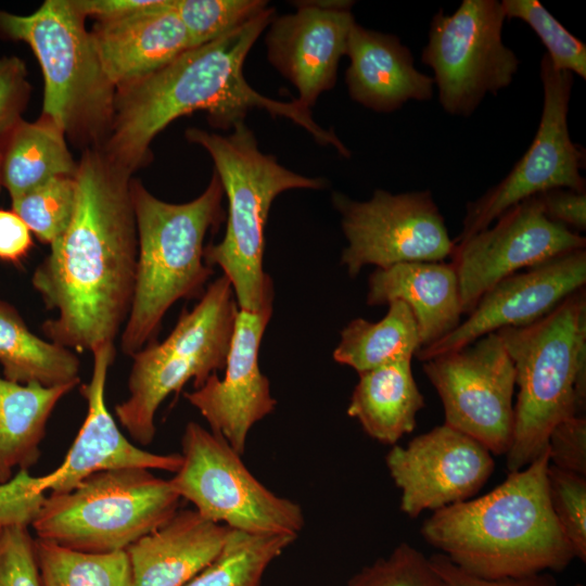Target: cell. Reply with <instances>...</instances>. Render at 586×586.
<instances>
[{
    "label": "cell",
    "instance_id": "cell-1",
    "mask_svg": "<svg viewBox=\"0 0 586 586\" xmlns=\"http://www.w3.org/2000/svg\"><path fill=\"white\" fill-rule=\"evenodd\" d=\"M131 176L101 149H85L73 218L31 277L55 311L42 332L76 353L114 344L130 311L138 256Z\"/></svg>",
    "mask_w": 586,
    "mask_h": 586
},
{
    "label": "cell",
    "instance_id": "cell-2",
    "mask_svg": "<svg viewBox=\"0 0 586 586\" xmlns=\"http://www.w3.org/2000/svg\"><path fill=\"white\" fill-rule=\"evenodd\" d=\"M275 17V8L268 7L225 36L191 48L161 69L116 88L113 119L101 150L132 175L150 161L153 139L175 119L202 111L213 127L227 130L244 122L250 110L258 109L290 119L317 143L332 145L349 157L351 151L335 132L317 124L301 101L268 98L246 81L244 61Z\"/></svg>",
    "mask_w": 586,
    "mask_h": 586
},
{
    "label": "cell",
    "instance_id": "cell-3",
    "mask_svg": "<svg viewBox=\"0 0 586 586\" xmlns=\"http://www.w3.org/2000/svg\"><path fill=\"white\" fill-rule=\"evenodd\" d=\"M548 448L486 495L433 511L421 535L461 570L488 579L561 572L575 559L552 511Z\"/></svg>",
    "mask_w": 586,
    "mask_h": 586
},
{
    "label": "cell",
    "instance_id": "cell-4",
    "mask_svg": "<svg viewBox=\"0 0 586 586\" xmlns=\"http://www.w3.org/2000/svg\"><path fill=\"white\" fill-rule=\"evenodd\" d=\"M224 190L213 177L196 199L168 203L131 181L138 256L133 297L120 336L122 352L132 356L156 334L167 310L179 300H200L213 268L204 260V240L226 218Z\"/></svg>",
    "mask_w": 586,
    "mask_h": 586
},
{
    "label": "cell",
    "instance_id": "cell-5",
    "mask_svg": "<svg viewBox=\"0 0 586 586\" xmlns=\"http://www.w3.org/2000/svg\"><path fill=\"white\" fill-rule=\"evenodd\" d=\"M228 136L189 128V142L211 155L228 201L222 240L204 250L207 266H219L229 279L239 309L257 313L272 306L271 278L264 271V230L273 200L292 189L320 190L327 180L298 175L263 153L253 131L237 123Z\"/></svg>",
    "mask_w": 586,
    "mask_h": 586
},
{
    "label": "cell",
    "instance_id": "cell-6",
    "mask_svg": "<svg viewBox=\"0 0 586 586\" xmlns=\"http://www.w3.org/2000/svg\"><path fill=\"white\" fill-rule=\"evenodd\" d=\"M515 370L517 402L506 467L521 470L548 445L563 419L585 415L586 293L564 298L538 320L496 332Z\"/></svg>",
    "mask_w": 586,
    "mask_h": 586
},
{
    "label": "cell",
    "instance_id": "cell-7",
    "mask_svg": "<svg viewBox=\"0 0 586 586\" xmlns=\"http://www.w3.org/2000/svg\"><path fill=\"white\" fill-rule=\"evenodd\" d=\"M86 17L73 0H46L27 15L0 10V35L27 43L44 80L42 116L85 149H101L116 87L106 75Z\"/></svg>",
    "mask_w": 586,
    "mask_h": 586
},
{
    "label": "cell",
    "instance_id": "cell-8",
    "mask_svg": "<svg viewBox=\"0 0 586 586\" xmlns=\"http://www.w3.org/2000/svg\"><path fill=\"white\" fill-rule=\"evenodd\" d=\"M238 311L232 285L222 275L191 310L181 311L164 341L154 340L131 356L129 397L114 411L136 442H153L156 411L169 394H179L190 380L196 390L225 369Z\"/></svg>",
    "mask_w": 586,
    "mask_h": 586
},
{
    "label": "cell",
    "instance_id": "cell-9",
    "mask_svg": "<svg viewBox=\"0 0 586 586\" xmlns=\"http://www.w3.org/2000/svg\"><path fill=\"white\" fill-rule=\"evenodd\" d=\"M181 498L149 469L90 474L73 489L46 497L31 526L37 538L82 552L126 550L166 523Z\"/></svg>",
    "mask_w": 586,
    "mask_h": 586
},
{
    "label": "cell",
    "instance_id": "cell-10",
    "mask_svg": "<svg viewBox=\"0 0 586 586\" xmlns=\"http://www.w3.org/2000/svg\"><path fill=\"white\" fill-rule=\"evenodd\" d=\"M181 449L182 463L169 483L201 515L245 533L298 536L302 507L262 484L222 436L191 421Z\"/></svg>",
    "mask_w": 586,
    "mask_h": 586
},
{
    "label": "cell",
    "instance_id": "cell-11",
    "mask_svg": "<svg viewBox=\"0 0 586 586\" xmlns=\"http://www.w3.org/2000/svg\"><path fill=\"white\" fill-rule=\"evenodd\" d=\"M505 20L498 0H462L454 13L433 16L421 61L448 114L468 117L513 81L520 62L502 41Z\"/></svg>",
    "mask_w": 586,
    "mask_h": 586
},
{
    "label": "cell",
    "instance_id": "cell-12",
    "mask_svg": "<svg viewBox=\"0 0 586 586\" xmlns=\"http://www.w3.org/2000/svg\"><path fill=\"white\" fill-rule=\"evenodd\" d=\"M347 246L341 263L351 277L368 265L386 268L412 262H443L455 241L428 190L391 193L377 189L368 201L334 192Z\"/></svg>",
    "mask_w": 586,
    "mask_h": 586
},
{
    "label": "cell",
    "instance_id": "cell-13",
    "mask_svg": "<svg viewBox=\"0 0 586 586\" xmlns=\"http://www.w3.org/2000/svg\"><path fill=\"white\" fill-rule=\"evenodd\" d=\"M539 76L543 111L532 143L505 178L467 204L455 243L486 229L510 207L544 191L564 188L585 192L581 174L585 152L572 141L568 125L573 74L555 68L544 54Z\"/></svg>",
    "mask_w": 586,
    "mask_h": 586
},
{
    "label": "cell",
    "instance_id": "cell-14",
    "mask_svg": "<svg viewBox=\"0 0 586 586\" xmlns=\"http://www.w3.org/2000/svg\"><path fill=\"white\" fill-rule=\"evenodd\" d=\"M422 362L443 404L444 424L494 455H506L513 429L515 370L499 335L488 333Z\"/></svg>",
    "mask_w": 586,
    "mask_h": 586
},
{
    "label": "cell",
    "instance_id": "cell-15",
    "mask_svg": "<svg viewBox=\"0 0 586 586\" xmlns=\"http://www.w3.org/2000/svg\"><path fill=\"white\" fill-rule=\"evenodd\" d=\"M495 225L455 243L451 254L459 285L462 315L502 279L586 247V238L546 217L537 196L502 213Z\"/></svg>",
    "mask_w": 586,
    "mask_h": 586
},
{
    "label": "cell",
    "instance_id": "cell-16",
    "mask_svg": "<svg viewBox=\"0 0 586 586\" xmlns=\"http://www.w3.org/2000/svg\"><path fill=\"white\" fill-rule=\"evenodd\" d=\"M387 470L400 489L399 508L409 518L470 499L495 469L493 454L480 442L446 424L393 445Z\"/></svg>",
    "mask_w": 586,
    "mask_h": 586
},
{
    "label": "cell",
    "instance_id": "cell-17",
    "mask_svg": "<svg viewBox=\"0 0 586 586\" xmlns=\"http://www.w3.org/2000/svg\"><path fill=\"white\" fill-rule=\"evenodd\" d=\"M585 249L563 253L518 271L488 290L466 320L437 342L421 348L416 357L424 361L500 329L532 323L569 295L585 288Z\"/></svg>",
    "mask_w": 586,
    "mask_h": 586
},
{
    "label": "cell",
    "instance_id": "cell-18",
    "mask_svg": "<svg viewBox=\"0 0 586 586\" xmlns=\"http://www.w3.org/2000/svg\"><path fill=\"white\" fill-rule=\"evenodd\" d=\"M271 315L272 306L257 313L239 309L224 379L214 373L201 387L184 393L211 431L222 436L240 455L253 425L277 405L258 364L260 342Z\"/></svg>",
    "mask_w": 586,
    "mask_h": 586
},
{
    "label": "cell",
    "instance_id": "cell-19",
    "mask_svg": "<svg viewBox=\"0 0 586 586\" xmlns=\"http://www.w3.org/2000/svg\"><path fill=\"white\" fill-rule=\"evenodd\" d=\"M352 1H303L297 10L275 17L266 36L267 59L311 109L331 90L355 18Z\"/></svg>",
    "mask_w": 586,
    "mask_h": 586
},
{
    "label": "cell",
    "instance_id": "cell-20",
    "mask_svg": "<svg viewBox=\"0 0 586 586\" xmlns=\"http://www.w3.org/2000/svg\"><path fill=\"white\" fill-rule=\"evenodd\" d=\"M115 352L112 343L91 351V378L80 387L88 403L86 419L62 464L46 475L37 476L40 492L66 493L90 474L115 468L137 467L174 473L179 470L182 463L180 454H155L137 447L123 435L109 411L105 384Z\"/></svg>",
    "mask_w": 586,
    "mask_h": 586
},
{
    "label": "cell",
    "instance_id": "cell-21",
    "mask_svg": "<svg viewBox=\"0 0 586 586\" xmlns=\"http://www.w3.org/2000/svg\"><path fill=\"white\" fill-rule=\"evenodd\" d=\"M173 0L138 13L97 22L90 30L102 66L116 88L145 77L191 49Z\"/></svg>",
    "mask_w": 586,
    "mask_h": 586
},
{
    "label": "cell",
    "instance_id": "cell-22",
    "mask_svg": "<svg viewBox=\"0 0 586 586\" xmlns=\"http://www.w3.org/2000/svg\"><path fill=\"white\" fill-rule=\"evenodd\" d=\"M345 55L348 94L369 110L390 113L408 101H428L433 95V78L416 68L410 49L394 35L355 22Z\"/></svg>",
    "mask_w": 586,
    "mask_h": 586
},
{
    "label": "cell",
    "instance_id": "cell-23",
    "mask_svg": "<svg viewBox=\"0 0 586 586\" xmlns=\"http://www.w3.org/2000/svg\"><path fill=\"white\" fill-rule=\"evenodd\" d=\"M230 530L195 509L178 510L127 547L131 586L186 585L219 555Z\"/></svg>",
    "mask_w": 586,
    "mask_h": 586
},
{
    "label": "cell",
    "instance_id": "cell-24",
    "mask_svg": "<svg viewBox=\"0 0 586 586\" xmlns=\"http://www.w3.org/2000/svg\"><path fill=\"white\" fill-rule=\"evenodd\" d=\"M395 300L410 308L421 348L437 342L461 322L458 278L451 263L412 262L377 268L369 277L367 304L387 305Z\"/></svg>",
    "mask_w": 586,
    "mask_h": 586
},
{
    "label": "cell",
    "instance_id": "cell-25",
    "mask_svg": "<svg viewBox=\"0 0 586 586\" xmlns=\"http://www.w3.org/2000/svg\"><path fill=\"white\" fill-rule=\"evenodd\" d=\"M347 407L375 441L395 445L417 424L425 402L412 375L411 361H399L358 373Z\"/></svg>",
    "mask_w": 586,
    "mask_h": 586
},
{
    "label": "cell",
    "instance_id": "cell-26",
    "mask_svg": "<svg viewBox=\"0 0 586 586\" xmlns=\"http://www.w3.org/2000/svg\"><path fill=\"white\" fill-rule=\"evenodd\" d=\"M77 384L46 387L0 378V484L13 471H28L40 458L48 420L60 399Z\"/></svg>",
    "mask_w": 586,
    "mask_h": 586
},
{
    "label": "cell",
    "instance_id": "cell-27",
    "mask_svg": "<svg viewBox=\"0 0 586 586\" xmlns=\"http://www.w3.org/2000/svg\"><path fill=\"white\" fill-rule=\"evenodd\" d=\"M1 180L10 198L62 176L74 177L75 162L64 132L50 119H21L0 140Z\"/></svg>",
    "mask_w": 586,
    "mask_h": 586
},
{
    "label": "cell",
    "instance_id": "cell-28",
    "mask_svg": "<svg viewBox=\"0 0 586 586\" xmlns=\"http://www.w3.org/2000/svg\"><path fill=\"white\" fill-rule=\"evenodd\" d=\"M75 353L34 334L18 311L0 300V365L4 379L46 387L78 384L80 359Z\"/></svg>",
    "mask_w": 586,
    "mask_h": 586
},
{
    "label": "cell",
    "instance_id": "cell-29",
    "mask_svg": "<svg viewBox=\"0 0 586 586\" xmlns=\"http://www.w3.org/2000/svg\"><path fill=\"white\" fill-rule=\"evenodd\" d=\"M386 315L378 322L353 319L341 332L333 358L358 373L382 366L411 361L421 341L413 315L402 301L390 302Z\"/></svg>",
    "mask_w": 586,
    "mask_h": 586
},
{
    "label": "cell",
    "instance_id": "cell-30",
    "mask_svg": "<svg viewBox=\"0 0 586 586\" xmlns=\"http://www.w3.org/2000/svg\"><path fill=\"white\" fill-rule=\"evenodd\" d=\"M296 538L231 528L219 555L183 586H260L267 568Z\"/></svg>",
    "mask_w": 586,
    "mask_h": 586
},
{
    "label": "cell",
    "instance_id": "cell-31",
    "mask_svg": "<svg viewBox=\"0 0 586 586\" xmlns=\"http://www.w3.org/2000/svg\"><path fill=\"white\" fill-rule=\"evenodd\" d=\"M41 586H131L126 550L91 553L35 539Z\"/></svg>",
    "mask_w": 586,
    "mask_h": 586
},
{
    "label": "cell",
    "instance_id": "cell-32",
    "mask_svg": "<svg viewBox=\"0 0 586 586\" xmlns=\"http://www.w3.org/2000/svg\"><path fill=\"white\" fill-rule=\"evenodd\" d=\"M12 211L41 242L52 244L68 227L76 204V180L62 176L11 199Z\"/></svg>",
    "mask_w": 586,
    "mask_h": 586
},
{
    "label": "cell",
    "instance_id": "cell-33",
    "mask_svg": "<svg viewBox=\"0 0 586 586\" xmlns=\"http://www.w3.org/2000/svg\"><path fill=\"white\" fill-rule=\"evenodd\" d=\"M191 48L212 42L247 23L268 8L264 0H173Z\"/></svg>",
    "mask_w": 586,
    "mask_h": 586
},
{
    "label": "cell",
    "instance_id": "cell-34",
    "mask_svg": "<svg viewBox=\"0 0 586 586\" xmlns=\"http://www.w3.org/2000/svg\"><path fill=\"white\" fill-rule=\"evenodd\" d=\"M506 18L526 23L540 39L553 67L586 78V46L557 21L538 1L502 0Z\"/></svg>",
    "mask_w": 586,
    "mask_h": 586
},
{
    "label": "cell",
    "instance_id": "cell-35",
    "mask_svg": "<svg viewBox=\"0 0 586 586\" xmlns=\"http://www.w3.org/2000/svg\"><path fill=\"white\" fill-rule=\"evenodd\" d=\"M347 586H444L430 558L408 543L355 573Z\"/></svg>",
    "mask_w": 586,
    "mask_h": 586
},
{
    "label": "cell",
    "instance_id": "cell-36",
    "mask_svg": "<svg viewBox=\"0 0 586 586\" xmlns=\"http://www.w3.org/2000/svg\"><path fill=\"white\" fill-rule=\"evenodd\" d=\"M549 499L575 558L586 561V476L549 464Z\"/></svg>",
    "mask_w": 586,
    "mask_h": 586
},
{
    "label": "cell",
    "instance_id": "cell-37",
    "mask_svg": "<svg viewBox=\"0 0 586 586\" xmlns=\"http://www.w3.org/2000/svg\"><path fill=\"white\" fill-rule=\"evenodd\" d=\"M0 586H41L28 526L0 525Z\"/></svg>",
    "mask_w": 586,
    "mask_h": 586
},
{
    "label": "cell",
    "instance_id": "cell-38",
    "mask_svg": "<svg viewBox=\"0 0 586 586\" xmlns=\"http://www.w3.org/2000/svg\"><path fill=\"white\" fill-rule=\"evenodd\" d=\"M30 95L23 60L0 58V140L21 120Z\"/></svg>",
    "mask_w": 586,
    "mask_h": 586
},
{
    "label": "cell",
    "instance_id": "cell-39",
    "mask_svg": "<svg viewBox=\"0 0 586 586\" xmlns=\"http://www.w3.org/2000/svg\"><path fill=\"white\" fill-rule=\"evenodd\" d=\"M37 487V476L18 471L9 482L0 484V525L29 526L36 519L47 495Z\"/></svg>",
    "mask_w": 586,
    "mask_h": 586
},
{
    "label": "cell",
    "instance_id": "cell-40",
    "mask_svg": "<svg viewBox=\"0 0 586 586\" xmlns=\"http://www.w3.org/2000/svg\"><path fill=\"white\" fill-rule=\"evenodd\" d=\"M550 464L586 476V417L570 416L560 421L548 438Z\"/></svg>",
    "mask_w": 586,
    "mask_h": 586
},
{
    "label": "cell",
    "instance_id": "cell-41",
    "mask_svg": "<svg viewBox=\"0 0 586 586\" xmlns=\"http://www.w3.org/2000/svg\"><path fill=\"white\" fill-rule=\"evenodd\" d=\"M429 558L444 586H559L556 577L550 572L521 577L488 579L461 570L441 552Z\"/></svg>",
    "mask_w": 586,
    "mask_h": 586
},
{
    "label": "cell",
    "instance_id": "cell-42",
    "mask_svg": "<svg viewBox=\"0 0 586 586\" xmlns=\"http://www.w3.org/2000/svg\"><path fill=\"white\" fill-rule=\"evenodd\" d=\"M550 220L575 232L586 230V193L557 188L536 195Z\"/></svg>",
    "mask_w": 586,
    "mask_h": 586
},
{
    "label": "cell",
    "instance_id": "cell-43",
    "mask_svg": "<svg viewBox=\"0 0 586 586\" xmlns=\"http://www.w3.org/2000/svg\"><path fill=\"white\" fill-rule=\"evenodd\" d=\"M33 244L31 232L20 216L0 208V260L21 263Z\"/></svg>",
    "mask_w": 586,
    "mask_h": 586
},
{
    "label": "cell",
    "instance_id": "cell-44",
    "mask_svg": "<svg viewBox=\"0 0 586 586\" xmlns=\"http://www.w3.org/2000/svg\"><path fill=\"white\" fill-rule=\"evenodd\" d=\"M157 0H73L75 8L87 18L113 21L143 11Z\"/></svg>",
    "mask_w": 586,
    "mask_h": 586
},
{
    "label": "cell",
    "instance_id": "cell-45",
    "mask_svg": "<svg viewBox=\"0 0 586 586\" xmlns=\"http://www.w3.org/2000/svg\"><path fill=\"white\" fill-rule=\"evenodd\" d=\"M1 187H2V180H1V165H0V190H1Z\"/></svg>",
    "mask_w": 586,
    "mask_h": 586
},
{
    "label": "cell",
    "instance_id": "cell-46",
    "mask_svg": "<svg viewBox=\"0 0 586 586\" xmlns=\"http://www.w3.org/2000/svg\"><path fill=\"white\" fill-rule=\"evenodd\" d=\"M574 586H585V585L582 583H576Z\"/></svg>",
    "mask_w": 586,
    "mask_h": 586
}]
</instances>
